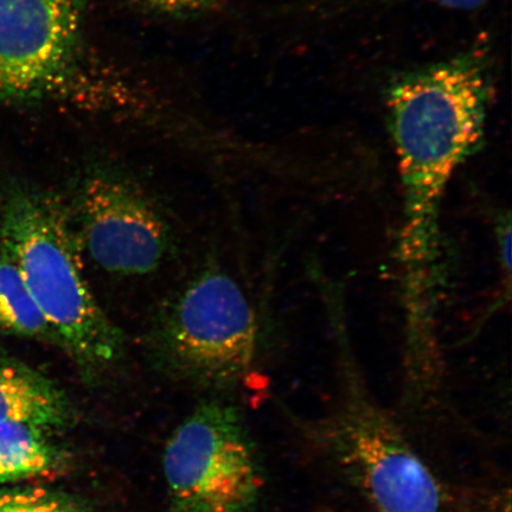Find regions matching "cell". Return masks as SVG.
I'll list each match as a JSON object with an SVG mask.
<instances>
[{
  "label": "cell",
  "mask_w": 512,
  "mask_h": 512,
  "mask_svg": "<svg viewBox=\"0 0 512 512\" xmlns=\"http://www.w3.org/2000/svg\"><path fill=\"white\" fill-rule=\"evenodd\" d=\"M172 512H248L260 489L251 445L233 407L204 402L166 444Z\"/></svg>",
  "instance_id": "6"
},
{
  "label": "cell",
  "mask_w": 512,
  "mask_h": 512,
  "mask_svg": "<svg viewBox=\"0 0 512 512\" xmlns=\"http://www.w3.org/2000/svg\"><path fill=\"white\" fill-rule=\"evenodd\" d=\"M153 341L159 354L181 373L229 383L251 368L258 328L239 284L224 272L208 270L166 306Z\"/></svg>",
  "instance_id": "5"
},
{
  "label": "cell",
  "mask_w": 512,
  "mask_h": 512,
  "mask_svg": "<svg viewBox=\"0 0 512 512\" xmlns=\"http://www.w3.org/2000/svg\"><path fill=\"white\" fill-rule=\"evenodd\" d=\"M0 332L59 347L55 332L25 285L21 272L0 252Z\"/></svg>",
  "instance_id": "10"
},
{
  "label": "cell",
  "mask_w": 512,
  "mask_h": 512,
  "mask_svg": "<svg viewBox=\"0 0 512 512\" xmlns=\"http://www.w3.org/2000/svg\"><path fill=\"white\" fill-rule=\"evenodd\" d=\"M486 57L472 50L390 83L386 106L403 191L401 270L440 266V210L448 183L482 143L490 104Z\"/></svg>",
  "instance_id": "1"
},
{
  "label": "cell",
  "mask_w": 512,
  "mask_h": 512,
  "mask_svg": "<svg viewBox=\"0 0 512 512\" xmlns=\"http://www.w3.org/2000/svg\"><path fill=\"white\" fill-rule=\"evenodd\" d=\"M87 0H0V101L98 100L87 56Z\"/></svg>",
  "instance_id": "4"
},
{
  "label": "cell",
  "mask_w": 512,
  "mask_h": 512,
  "mask_svg": "<svg viewBox=\"0 0 512 512\" xmlns=\"http://www.w3.org/2000/svg\"><path fill=\"white\" fill-rule=\"evenodd\" d=\"M73 209L80 245L101 270L150 273L169 252L171 236L164 217L120 171L95 165L83 172L76 183Z\"/></svg>",
  "instance_id": "7"
},
{
  "label": "cell",
  "mask_w": 512,
  "mask_h": 512,
  "mask_svg": "<svg viewBox=\"0 0 512 512\" xmlns=\"http://www.w3.org/2000/svg\"><path fill=\"white\" fill-rule=\"evenodd\" d=\"M428 2L437 3L450 9L476 10L490 2V0H428Z\"/></svg>",
  "instance_id": "14"
},
{
  "label": "cell",
  "mask_w": 512,
  "mask_h": 512,
  "mask_svg": "<svg viewBox=\"0 0 512 512\" xmlns=\"http://www.w3.org/2000/svg\"><path fill=\"white\" fill-rule=\"evenodd\" d=\"M342 399L322 437L352 488L374 512H472L459 503L401 428L347 368Z\"/></svg>",
  "instance_id": "3"
},
{
  "label": "cell",
  "mask_w": 512,
  "mask_h": 512,
  "mask_svg": "<svg viewBox=\"0 0 512 512\" xmlns=\"http://www.w3.org/2000/svg\"><path fill=\"white\" fill-rule=\"evenodd\" d=\"M80 247L56 197L21 184L5 192L0 252L15 262L59 348L86 374H98L120 360L125 338L83 277Z\"/></svg>",
  "instance_id": "2"
},
{
  "label": "cell",
  "mask_w": 512,
  "mask_h": 512,
  "mask_svg": "<svg viewBox=\"0 0 512 512\" xmlns=\"http://www.w3.org/2000/svg\"><path fill=\"white\" fill-rule=\"evenodd\" d=\"M144 8L169 17H194L226 6L230 0H136Z\"/></svg>",
  "instance_id": "12"
},
{
  "label": "cell",
  "mask_w": 512,
  "mask_h": 512,
  "mask_svg": "<svg viewBox=\"0 0 512 512\" xmlns=\"http://www.w3.org/2000/svg\"><path fill=\"white\" fill-rule=\"evenodd\" d=\"M498 248L499 256H501L502 267L505 270V274H510L511 271V221L508 215L505 219L501 220L498 224Z\"/></svg>",
  "instance_id": "13"
},
{
  "label": "cell",
  "mask_w": 512,
  "mask_h": 512,
  "mask_svg": "<svg viewBox=\"0 0 512 512\" xmlns=\"http://www.w3.org/2000/svg\"><path fill=\"white\" fill-rule=\"evenodd\" d=\"M66 394L40 371L0 355V421L49 432L68 424Z\"/></svg>",
  "instance_id": "8"
},
{
  "label": "cell",
  "mask_w": 512,
  "mask_h": 512,
  "mask_svg": "<svg viewBox=\"0 0 512 512\" xmlns=\"http://www.w3.org/2000/svg\"><path fill=\"white\" fill-rule=\"evenodd\" d=\"M40 428L0 421V484L46 475L60 452Z\"/></svg>",
  "instance_id": "9"
},
{
  "label": "cell",
  "mask_w": 512,
  "mask_h": 512,
  "mask_svg": "<svg viewBox=\"0 0 512 512\" xmlns=\"http://www.w3.org/2000/svg\"><path fill=\"white\" fill-rule=\"evenodd\" d=\"M0 512H93L72 495L42 486L0 489Z\"/></svg>",
  "instance_id": "11"
}]
</instances>
